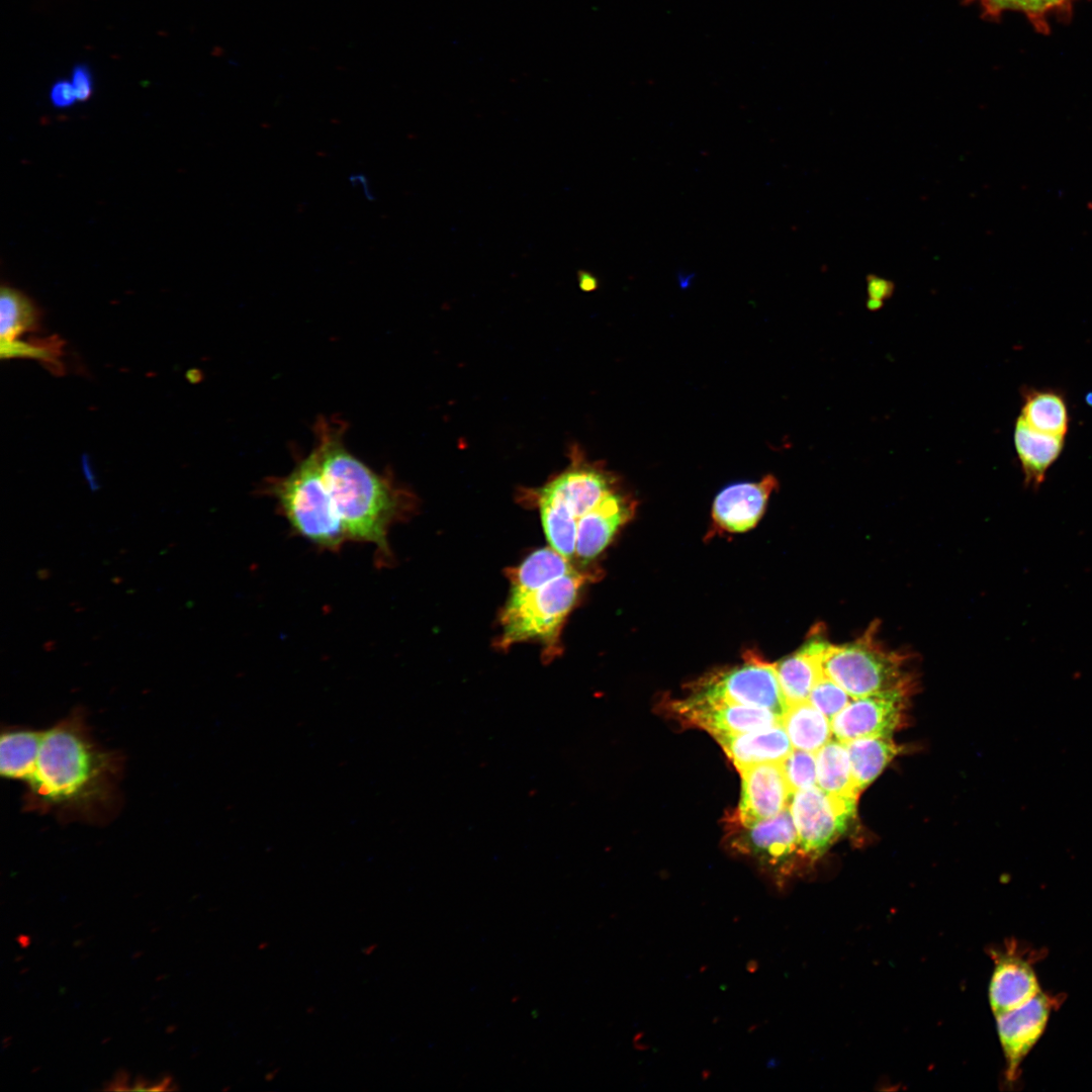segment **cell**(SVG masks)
I'll list each match as a JSON object with an SVG mask.
<instances>
[{
	"instance_id": "obj_1",
	"label": "cell",
	"mask_w": 1092,
	"mask_h": 1092,
	"mask_svg": "<svg viewBox=\"0 0 1092 1092\" xmlns=\"http://www.w3.org/2000/svg\"><path fill=\"white\" fill-rule=\"evenodd\" d=\"M120 757L98 745L81 712L43 731L36 766L26 783L33 810L98 821L118 802Z\"/></svg>"
},
{
	"instance_id": "obj_2",
	"label": "cell",
	"mask_w": 1092,
	"mask_h": 1092,
	"mask_svg": "<svg viewBox=\"0 0 1092 1092\" xmlns=\"http://www.w3.org/2000/svg\"><path fill=\"white\" fill-rule=\"evenodd\" d=\"M317 431L322 473L349 541L374 545L379 562H387L389 530L412 510V494L352 455L339 428L324 422Z\"/></svg>"
},
{
	"instance_id": "obj_3",
	"label": "cell",
	"mask_w": 1092,
	"mask_h": 1092,
	"mask_svg": "<svg viewBox=\"0 0 1092 1092\" xmlns=\"http://www.w3.org/2000/svg\"><path fill=\"white\" fill-rule=\"evenodd\" d=\"M510 580V596L500 615L499 647L539 642L551 660L558 655L562 627L585 575L549 546L527 556L511 571Z\"/></svg>"
},
{
	"instance_id": "obj_4",
	"label": "cell",
	"mask_w": 1092,
	"mask_h": 1092,
	"mask_svg": "<svg viewBox=\"0 0 1092 1092\" xmlns=\"http://www.w3.org/2000/svg\"><path fill=\"white\" fill-rule=\"evenodd\" d=\"M571 453L570 464L536 495L549 546L573 563L577 522L613 488L607 473L575 449Z\"/></svg>"
},
{
	"instance_id": "obj_5",
	"label": "cell",
	"mask_w": 1092,
	"mask_h": 1092,
	"mask_svg": "<svg viewBox=\"0 0 1092 1092\" xmlns=\"http://www.w3.org/2000/svg\"><path fill=\"white\" fill-rule=\"evenodd\" d=\"M298 535L321 549L338 551L349 541L326 485L315 448L287 475L268 484Z\"/></svg>"
},
{
	"instance_id": "obj_6",
	"label": "cell",
	"mask_w": 1092,
	"mask_h": 1092,
	"mask_svg": "<svg viewBox=\"0 0 1092 1092\" xmlns=\"http://www.w3.org/2000/svg\"><path fill=\"white\" fill-rule=\"evenodd\" d=\"M872 625L858 639L830 644L822 659L824 675L840 686L852 699L909 689L904 665L906 656L887 650L876 638Z\"/></svg>"
},
{
	"instance_id": "obj_7",
	"label": "cell",
	"mask_w": 1092,
	"mask_h": 1092,
	"mask_svg": "<svg viewBox=\"0 0 1092 1092\" xmlns=\"http://www.w3.org/2000/svg\"><path fill=\"white\" fill-rule=\"evenodd\" d=\"M856 800L827 794L817 786L794 792L789 809L801 852L811 858L823 854L847 830Z\"/></svg>"
},
{
	"instance_id": "obj_8",
	"label": "cell",
	"mask_w": 1092,
	"mask_h": 1092,
	"mask_svg": "<svg viewBox=\"0 0 1092 1092\" xmlns=\"http://www.w3.org/2000/svg\"><path fill=\"white\" fill-rule=\"evenodd\" d=\"M691 696L708 702L763 708L782 717L788 708L776 664L754 657L704 680Z\"/></svg>"
},
{
	"instance_id": "obj_9",
	"label": "cell",
	"mask_w": 1092,
	"mask_h": 1092,
	"mask_svg": "<svg viewBox=\"0 0 1092 1092\" xmlns=\"http://www.w3.org/2000/svg\"><path fill=\"white\" fill-rule=\"evenodd\" d=\"M1059 1003V999L1041 991L1019 1007L996 1015L1006 1063L1005 1077L1009 1082L1018 1079L1023 1060L1043 1034L1052 1011Z\"/></svg>"
},
{
	"instance_id": "obj_10",
	"label": "cell",
	"mask_w": 1092,
	"mask_h": 1092,
	"mask_svg": "<svg viewBox=\"0 0 1092 1092\" xmlns=\"http://www.w3.org/2000/svg\"><path fill=\"white\" fill-rule=\"evenodd\" d=\"M906 694L890 691L852 699L830 721L832 734L841 742L891 736L903 719Z\"/></svg>"
},
{
	"instance_id": "obj_11",
	"label": "cell",
	"mask_w": 1092,
	"mask_h": 1092,
	"mask_svg": "<svg viewBox=\"0 0 1092 1092\" xmlns=\"http://www.w3.org/2000/svg\"><path fill=\"white\" fill-rule=\"evenodd\" d=\"M675 711L717 739L782 724V716L767 709L708 702L692 696L676 704Z\"/></svg>"
},
{
	"instance_id": "obj_12",
	"label": "cell",
	"mask_w": 1092,
	"mask_h": 1092,
	"mask_svg": "<svg viewBox=\"0 0 1092 1092\" xmlns=\"http://www.w3.org/2000/svg\"><path fill=\"white\" fill-rule=\"evenodd\" d=\"M742 778L738 818L748 827L789 807L792 793L781 762H763L739 770Z\"/></svg>"
},
{
	"instance_id": "obj_13",
	"label": "cell",
	"mask_w": 1092,
	"mask_h": 1092,
	"mask_svg": "<svg viewBox=\"0 0 1092 1092\" xmlns=\"http://www.w3.org/2000/svg\"><path fill=\"white\" fill-rule=\"evenodd\" d=\"M733 844L738 851L751 855L776 876L785 875L789 859L799 848L789 807L769 819L744 826V831Z\"/></svg>"
},
{
	"instance_id": "obj_14",
	"label": "cell",
	"mask_w": 1092,
	"mask_h": 1092,
	"mask_svg": "<svg viewBox=\"0 0 1092 1092\" xmlns=\"http://www.w3.org/2000/svg\"><path fill=\"white\" fill-rule=\"evenodd\" d=\"M1015 948L1010 945L1004 952L993 953L989 1001L995 1016L1019 1007L1042 991L1032 961Z\"/></svg>"
},
{
	"instance_id": "obj_15",
	"label": "cell",
	"mask_w": 1092,
	"mask_h": 1092,
	"mask_svg": "<svg viewBox=\"0 0 1092 1092\" xmlns=\"http://www.w3.org/2000/svg\"><path fill=\"white\" fill-rule=\"evenodd\" d=\"M777 486L772 475L761 481L742 482L725 487L713 504V519L729 532H744L762 516L771 491Z\"/></svg>"
},
{
	"instance_id": "obj_16",
	"label": "cell",
	"mask_w": 1092,
	"mask_h": 1092,
	"mask_svg": "<svg viewBox=\"0 0 1092 1092\" xmlns=\"http://www.w3.org/2000/svg\"><path fill=\"white\" fill-rule=\"evenodd\" d=\"M631 505L612 490L576 524L574 561L580 564L596 558L616 532L631 517Z\"/></svg>"
},
{
	"instance_id": "obj_17",
	"label": "cell",
	"mask_w": 1092,
	"mask_h": 1092,
	"mask_svg": "<svg viewBox=\"0 0 1092 1092\" xmlns=\"http://www.w3.org/2000/svg\"><path fill=\"white\" fill-rule=\"evenodd\" d=\"M828 645L822 638H812L795 653L776 664L788 707L808 701L812 689L824 676L822 659Z\"/></svg>"
},
{
	"instance_id": "obj_18",
	"label": "cell",
	"mask_w": 1092,
	"mask_h": 1092,
	"mask_svg": "<svg viewBox=\"0 0 1092 1092\" xmlns=\"http://www.w3.org/2000/svg\"><path fill=\"white\" fill-rule=\"evenodd\" d=\"M738 770L757 763L781 762L793 750L782 724L718 738Z\"/></svg>"
},
{
	"instance_id": "obj_19",
	"label": "cell",
	"mask_w": 1092,
	"mask_h": 1092,
	"mask_svg": "<svg viewBox=\"0 0 1092 1092\" xmlns=\"http://www.w3.org/2000/svg\"><path fill=\"white\" fill-rule=\"evenodd\" d=\"M1013 440L1024 482L1026 486L1036 489L1061 455L1065 437L1036 431L1019 416L1015 422Z\"/></svg>"
},
{
	"instance_id": "obj_20",
	"label": "cell",
	"mask_w": 1092,
	"mask_h": 1092,
	"mask_svg": "<svg viewBox=\"0 0 1092 1092\" xmlns=\"http://www.w3.org/2000/svg\"><path fill=\"white\" fill-rule=\"evenodd\" d=\"M977 5L982 16L996 20L1009 11L1020 12L1036 32L1048 34L1051 19L1068 21L1078 0H964Z\"/></svg>"
},
{
	"instance_id": "obj_21",
	"label": "cell",
	"mask_w": 1092,
	"mask_h": 1092,
	"mask_svg": "<svg viewBox=\"0 0 1092 1092\" xmlns=\"http://www.w3.org/2000/svg\"><path fill=\"white\" fill-rule=\"evenodd\" d=\"M43 737V731L10 728L1 734L0 774L8 780L25 784L32 777Z\"/></svg>"
},
{
	"instance_id": "obj_22",
	"label": "cell",
	"mask_w": 1092,
	"mask_h": 1092,
	"mask_svg": "<svg viewBox=\"0 0 1092 1092\" xmlns=\"http://www.w3.org/2000/svg\"><path fill=\"white\" fill-rule=\"evenodd\" d=\"M1020 417L1032 429L1066 437L1069 413L1065 397L1054 389L1025 388L1022 390Z\"/></svg>"
},
{
	"instance_id": "obj_23",
	"label": "cell",
	"mask_w": 1092,
	"mask_h": 1092,
	"mask_svg": "<svg viewBox=\"0 0 1092 1092\" xmlns=\"http://www.w3.org/2000/svg\"><path fill=\"white\" fill-rule=\"evenodd\" d=\"M782 725L794 748L813 753L826 744L832 735L828 718L809 701L789 706L782 717Z\"/></svg>"
},
{
	"instance_id": "obj_24",
	"label": "cell",
	"mask_w": 1092,
	"mask_h": 1092,
	"mask_svg": "<svg viewBox=\"0 0 1092 1092\" xmlns=\"http://www.w3.org/2000/svg\"><path fill=\"white\" fill-rule=\"evenodd\" d=\"M844 743L852 776L860 792L879 777L899 752L891 736L860 737Z\"/></svg>"
},
{
	"instance_id": "obj_25",
	"label": "cell",
	"mask_w": 1092,
	"mask_h": 1092,
	"mask_svg": "<svg viewBox=\"0 0 1092 1092\" xmlns=\"http://www.w3.org/2000/svg\"><path fill=\"white\" fill-rule=\"evenodd\" d=\"M817 786L827 794L855 797L857 789L844 742L829 740L815 752Z\"/></svg>"
},
{
	"instance_id": "obj_26",
	"label": "cell",
	"mask_w": 1092,
	"mask_h": 1092,
	"mask_svg": "<svg viewBox=\"0 0 1092 1092\" xmlns=\"http://www.w3.org/2000/svg\"><path fill=\"white\" fill-rule=\"evenodd\" d=\"M39 322L40 310L30 297L16 288L2 285L0 297L2 341L16 340L27 331H35Z\"/></svg>"
},
{
	"instance_id": "obj_27",
	"label": "cell",
	"mask_w": 1092,
	"mask_h": 1092,
	"mask_svg": "<svg viewBox=\"0 0 1092 1092\" xmlns=\"http://www.w3.org/2000/svg\"><path fill=\"white\" fill-rule=\"evenodd\" d=\"M63 341L58 339V337L32 340L30 342L1 340V357L37 359L48 364L51 370L61 372L63 371V364L60 361V357L63 354Z\"/></svg>"
},
{
	"instance_id": "obj_28",
	"label": "cell",
	"mask_w": 1092,
	"mask_h": 1092,
	"mask_svg": "<svg viewBox=\"0 0 1092 1092\" xmlns=\"http://www.w3.org/2000/svg\"><path fill=\"white\" fill-rule=\"evenodd\" d=\"M782 769L791 793L816 786V759L815 753L793 749L792 752L781 761Z\"/></svg>"
},
{
	"instance_id": "obj_29",
	"label": "cell",
	"mask_w": 1092,
	"mask_h": 1092,
	"mask_svg": "<svg viewBox=\"0 0 1092 1092\" xmlns=\"http://www.w3.org/2000/svg\"><path fill=\"white\" fill-rule=\"evenodd\" d=\"M852 698L835 681L821 677L812 689L808 701L829 721L838 714Z\"/></svg>"
},
{
	"instance_id": "obj_30",
	"label": "cell",
	"mask_w": 1092,
	"mask_h": 1092,
	"mask_svg": "<svg viewBox=\"0 0 1092 1092\" xmlns=\"http://www.w3.org/2000/svg\"><path fill=\"white\" fill-rule=\"evenodd\" d=\"M71 83L73 85L77 101H87L93 93V77L90 68L85 64H78L72 69Z\"/></svg>"
},
{
	"instance_id": "obj_31",
	"label": "cell",
	"mask_w": 1092,
	"mask_h": 1092,
	"mask_svg": "<svg viewBox=\"0 0 1092 1092\" xmlns=\"http://www.w3.org/2000/svg\"><path fill=\"white\" fill-rule=\"evenodd\" d=\"M892 292L893 284L891 282L877 276L869 277V299L867 301V307L871 310H877L881 308L883 306V301L889 298Z\"/></svg>"
},
{
	"instance_id": "obj_32",
	"label": "cell",
	"mask_w": 1092,
	"mask_h": 1092,
	"mask_svg": "<svg viewBox=\"0 0 1092 1092\" xmlns=\"http://www.w3.org/2000/svg\"><path fill=\"white\" fill-rule=\"evenodd\" d=\"M51 103L60 109L72 106L77 97L71 81L66 79L57 80L50 90Z\"/></svg>"
},
{
	"instance_id": "obj_33",
	"label": "cell",
	"mask_w": 1092,
	"mask_h": 1092,
	"mask_svg": "<svg viewBox=\"0 0 1092 1092\" xmlns=\"http://www.w3.org/2000/svg\"><path fill=\"white\" fill-rule=\"evenodd\" d=\"M597 279L589 273L581 272L579 274V285L581 289L590 291L597 287Z\"/></svg>"
}]
</instances>
